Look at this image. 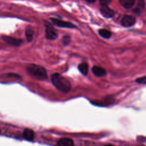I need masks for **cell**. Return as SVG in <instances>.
I'll return each mask as SVG.
<instances>
[{
  "label": "cell",
  "mask_w": 146,
  "mask_h": 146,
  "mask_svg": "<svg viewBox=\"0 0 146 146\" xmlns=\"http://www.w3.org/2000/svg\"><path fill=\"white\" fill-rule=\"evenodd\" d=\"M51 82L52 84L60 91L67 93L71 88V85L70 81L65 77L59 74L55 73L52 75Z\"/></svg>",
  "instance_id": "6da1fadb"
},
{
  "label": "cell",
  "mask_w": 146,
  "mask_h": 146,
  "mask_svg": "<svg viewBox=\"0 0 146 146\" xmlns=\"http://www.w3.org/2000/svg\"><path fill=\"white\" fill-rule=\"evenodd\" d=\"M26 71L30 75L38 80H43L47 78L46 69L40 65L30 64L26 67Z\"/></svg>",
  "instance_id": "7a4b0ae2"
},
{
  "label": "cell",
  "mask_w": 146,
  "mask_h": 146,
  "mask_svg": "<svg viewBox=\"0 0 146 146\" xmlns=\"http://www.w3.org/2000/svg\"><path fill=\"white\" fill-rule=\"evenodd\" d=\"M50 20L52 23L57 27H66V28H76V26L69 22L64 21L57 18H50Z\"/></svg>",
  "instance_id": "3957f363"
},
{
  "label": "cell",
  "mask_w": 146,
  "mask_h": 146,
  "mask_svg": "<svg viewBox=\"0 0 146 146\" xmlns=\"http://www.w3.org/2000/svg\"><path fill=\"white\" fill-rule=\"evenodd\" d=\"M136 22V18L135 17L131 15H124L121 21V25L125 27H129L132 26Z\"/></svg>",
  "instance_id": "277c9868"
},
{
  "label": "cell",
  "mask_w": 146,
  "mask_h": 146,
  "mask_svg": "<svg viewBox=\"0 0 146 146\" xmlns=\"http://www.w3.org/2000/svg\"><path fill=\"white\" fill-rule=\"evenodd\" d=\"M1 38L6 43L15 46H19L23 42V40L21 39H18L9 36H2Z\"/></svg>",
  "instance_id": "5b68a950"
},
{
  "label": "cell",
  "mask_w": 146,
  "mask_h": 146,
  "mask_svg": "<svg viewBox=\"0 0 146 146\" xmlns=\"http://www.w3.org/2000/svg\"><path fill=\"white\" fill-rule=\"evenodd\" d=\"M45 36L47 39L54 40L57 38L58 34L50 26H47L45 29Z\"/></svg>",
  "instance_id": "8992f818"
},
{
  "label": "cell",
  "mask_w": 146,
  "mask_h": 146,
  "mask_svg": "<svg viewBox=\"0 0 146 146\" xmlns=\"http://www.w3.org/2000/svg\"><path fill=\"white\" fill-rule=\"evenodd\" d=\"M100 11L103 17L107 18H111L114 15L113 11L108 6H102V7L100 9Z\"/></svg>",
  "instance_id": "52a82bcc"
},
{
  "label": "cell",
  "mask_w": 146,
  "mask_h": 146,
  "mask_svg": "<svg viewBox=\"0 0 146 146\" xmlns=\"http://www.w3.org/2000/svg\"><path fill=\"white\" fill-rule=\"evenodd\" d=\"M58 146H74V141L68 137L60 138L57 143Z\"/></svg>",
  "instance_id": "ba28073f"
},
{
  "label": "cell",
  "mask_w": 146,
  "mask_h": 146,
  "mask_svg": "<svg viewBox=\"0 0 146 146\" xmlns=\"http://www.w3.org/2000/svg\"><path fill=\"white\" fill-rule=\"evenodd\" d=\"M92 71L93 74L98 77H102L106 75V70L102 67H100L98 66H93L92 68Z\"/></svg>",
  "instance_id": "9c48e42d"
},
{
  "label": "cell",
  "mask_w": 146,
  "mask_h": 146,
  "mask_svg": "<svg viewBox=\"0 0 146 146\" xmlns=\"http://www.w3.org/2000/svg\"><path fill=\"white\" fill-rule=\"evenodd\" d=\"M23 136L28 140H33L34 138V132L29 128H25L23 132Z\"/></svg>",
  "instance_id": "30bf717a"
},
{
  "label": "cell",
  "mask_w": 146,
  "mask_h": 146,
  "mask_svg": "<svg viewBox=\"0 0 146 146\" xmlns=\"http://www.w3.org/2000/svg\"><path fill=\"white\" fill-rule=\"evenodd\" d=\"M78 70L84 75H87L88 71V66L86 62H82L78 65Z\"/></svg>",
  "instance_id": "8fae6325"
},
{
  "label": "cell",
  "mask_w": 146,
  "mask_h": 146,
  "mask_svg": "<svg viewBox=\"0 0 146 146\" xmlns=\"http://www.w3.org/2000/svg\"><path fill=\"white\" fill-rule=\"evenodd\" d=\"M119 2L123 7L128 9L134 5L135 1V0H120Z\"/></svg>",
  "instance_id": "7c38bea8"
},
{
  "label": "cell",
  "mask_w": 146,
  "mask_h": 146,
  "mask_svg": "<svg viewBox=\"0 0 146 146\" xmlns=\"http://www.w3.org/2000/svg\"><path fill=\"white\" fill-rule=\"evenodd\" d=\"M34 32L33 29L30 27H27L25 30V35L27 42H30L33 39Z\"/></svg>",
  "instance_id": "4fadbf2b"
},
{
  "label": "cell",
  "mask_w": 146,
  "mask_h": 146,
  "mask_svg": "<svg viewBox=\"0 0 146 146\" xmlns=\"http://www.w3.org/2000/svg\"><path fill=\"white\" fill-rule=\"evenodd\" d=\"M99 34L103 38H106V39H108L111 37V32L110 31L108 30L104 29H102L99 30L98 31Z\"/></svg>",
  "instance_id": "5bb4252c"
},
{
  "label": "cell",
  "mask_w": 146,
  "mask_h": 146,
  "mask_svg": "<svg viewBox=\"0 0 146 146\" xmlns=\"http://www.w3.org/2000/svg\"><path fill=\"white\" fill-rule=\"evenodd\" d=\"M144 8V2L143 1H138V3L133 11L137 14H140L143 10Z\"/></svg>",
  "instance_id": "9a60e30c"
},
{
  "label": "cell",
  "mask_w": 146,
  "mask_h": 146,
  "mask_svg": "<svg viewBox=\"0 0 146 146\" xmlns=\"http://www.w3.org/2000/svg\"><path fill=\"white\" fill-rule=\"evenodd\" d=\"M135 82L139 84H146V76L139 78L135 80Z\"/></svg>",
  "instance_id": "2e32d148"
},
{
  "label": "cell",
  "mask_w": 146,
  "mask_h": 146,
  "mask_svg": "<svg viewBox=\"0 0 146 146\" xmlns=\"http://www.w3.org/2000/svg\"><path fill=\"white\" fill-rule=\"evenodd\" d=\"M62 40L63 44L64 45H67V44H68L69 43V42L70 41V37L68 35L63 36Z\"/></svg>",
  "instance_id": "e0dca14e"
},
{
  "label": "cell",
  "mask_w": 146,
  "mask_h": 146,
  "mask_svg": "<svg viewBox=\"0 0 146 146\" xmlns=\"http://www.w3.org/2000/svg\"><path fill=\"white\" fill-rule=\"evenodd\" d=\"M99 2H100V5H102V6H108V5H109L111 2V1H110V0H100Z\"/></svg>",
  "instance_id": "ac0fdd59"
},
{
  "label": "cell",
  "mask_w": 146,
  "mask_h": 146,
  "mask_svg": "<svg viewBox=\"0 0 146 146\" xmlns=\"http://www.w3.org/2000/svg\"><path fill=\"white\" fill-rule=\"evenodd\" d=\"M86 2H88V3H93V2H95V1L94 0V1H89V0H86Z\"/></svg>",
  "instance_id": "d6986e66"
},
{
  "label": "cell",
  "mask_w": 146,
  "mask_h": 146,
  "mask_svg": "<svg viewBox=\"0 0 146 146\" xmlns=\"http://www.w3.org/2000/svg\"><path fill=\"white\" fill-rule=\"evenodd\" d=\"M103 146H115V145L113 144H106Z\"/></svg>",
  "instance_id": "ffe728a7"
}]
</instances>
